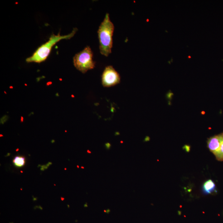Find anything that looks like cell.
Masks as SVG:
<instances>
[{"label": "cell", "mask_w": 223, "mask_h": 223, "mask_svg": "<svg viewBox=\"0 0 223 223\" xmlns=\"http://www.w3.org/2000/svg\"><path fill=\"white\" fill-rule=\"evenodd\" d=\"M114 26L110 21L109 13H107L98 31L100 53L108 57L112 52L113 36Z\"/></svg>", "instance_id": "1"}, {"label": "cell", "mask_w": 223, "mask_h": 223, "mask_svg": "<svg viewBox=\"0 0 223 223\" xmlns=\"http://www.w3.org/2000/svg\"><path fill=\"white\" fill-rule=\"evenodd\" d=\"M77 30V29L74 28L71 33L65 36H61L60 33L58 35H51L49 41L41 45L34 53L32 56L26 59V62L41 63L45 61L49 55L54 45L60 40L71 39L74 36Z\"/></svg>", "instance_id": "2"}, {"label": "cell", "mask_w": 223, "mask_h": 223, "mask_svg": "<svg viewBox=\"0 0 223 223\" xmlns=\"http://www.w3.org/2000/svg\"><path fill=\"white\" fill-rule=\"evenodd\" d=\"M93 53L91 48L86 46L84 50L76 54L73 63L76 68L83 73L95 67V63L93 60Z\"/></svg>", "instance_id": "3"}, {"label": "cell", "mask_w": 223, "mask_h": 223, "mask_svg": "<svg viewBox=\"0 0 223 223\" xmlns=\"http://www.w3.org/2000/svg\"><path fill=\"white\" fill-rule=\"evenodd\" d=\"M120 75L112 66L106 67L102 75V84L105 87H110L119 84Z\"/></svg>", "instance_id": "4"}, {"label": "cell", "mask_w": 223, "mask_h": 223, "mask_svg": "<svg viewBox=\"0 0 223 223\" xmlns=\"http://www.w3.org/2000/svg\"><path fill=\"white\" fill-rule=\"evenodd\" d=\"M221 141V134L213 136L208 139L207 147L210 152L216 154L220 148Z\"/></svg>", "instance_id": "5"}, {"label": "cell", "mask_w": 223, "mask_h": 223, "mask_svg": "<svg viewBox=\"0 0 223 223\" xmlns=\"http://www.w3.org/2000/svg\"><path fill=\"white\" fill-rule=\"evenodd\" d=\"M202 191L204 194L210 195L217 192L216 185L213 180H207L203 184Z\"/></svg>", "instance_id": "6"}, {"label": "cell", "mask_w": 223, "mask_h": 223, "mask_svg": "<svg viewBox=\"0 0 223 223\" xmlns=\"http://www.w3.org/2000/svg\"><path fill=\"white\" fill-rule=\"evenodd\" d=\"M13 163L16 167L21 168L25 165V158L23 156H17L13 160Z\"/></svg>", "instance_id": "7"}, {"label": "cell", "mask_w": 223, "mask_h": 223, "mask_svg": "<svg viewBox=\"0 0 223 223\" xmlns=\"http://www.w3.org/2000/svg\"><path fill=\"white\" fill-rule=\"evenodd\" d=\"M221 141L220 148L215 155L217 160L219 161H223V133H221Z\"/></svg>", "instance_id": "8"}, {"label": "cell", "mask_w": 223, "mask_h": 223, "mask_svg": "<svg viewBox=\"0 0 223 223\" xmlns=\"http://www.w3.org/2000/svg\"><path fill=\"white\" fill-rule=\"evenodd\" d=\"M8 119V116L4 115L1 119V124H3Z\"/></svg>", "instance_id": "9"}, {"label": "cell", "mask_w": 223, "mask_h": 223, "mask_svg": "<svg viewBox=\"0 0 223 223\" xmlns=\"http://www.w3.org/2000/svg\"><path fill=\"white\" fill-rule=\"evenodd\" d=\"M24 120V118L23 117H21V123H23Z\"/></svg>", "instance_id": "10"}, {"label": "cell", "mask_w": 223, "mask_h": 223, "mask_svg": "<svg viewBox=\"0 0 223 223\" xmlns=\"http://www.w3.org/2000/svg\"><path fill=\"white\" fill-rule=\"evenodd\" d=\"M3 137V135H2V134H0V137Z\"/></svg>", "instance_id": "11"}, {"label": "cell", "mask_w": 223, "mask_h": 223, "mask_svg": "<svg viewBox=\"0 0 223 223\" xmlns=\"http://www.w3.org/2000/svg\"><path fill=\"white\" fill-rule=\"evenodd\" d=\"M19 150V148H17V149L16 150V151L17 152V151H18Z\"/></svg>", "instance_id": "12"}, {"label": "cell", "mask_w": 223, "mask_h": 223, "mask_svg": "<svg viewBox=\"0 0 223 223\" xmlns=\"http://www.w3.org/2000/svg\"><path fill=\"white\" fill-rule=\"evenodd\" d=\"M61 199H62V200H64V198H61Z\"/></svg>", "instance_id": "13"}]
</instances>
